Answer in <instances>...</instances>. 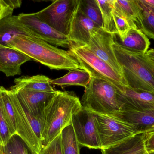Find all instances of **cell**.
<instances>
[{"label": "cell", "mask_w": 154, "mask_h": 154, "mask_svg": "<svg viewBox=\"0 0 154 154\" xmlns=\"http://www.w3.org/2000/svg\"><path fill=\"white\" fill-rule=\"evenodd\" d=\"M82 108L81 101L75 92L56 90L42 116V147L50 143L72 123L73 115Z\"/></svg>", "instance_id": "cell-2"}, {"label": "cell", "mask_w": 154, "mask_h": 154, "mask_svg": "<svg viewBox=\"0 0 154 154\" xmlns=\"http://www.w3.org/2000/svg\"><path fill=\"white\" fill-rule=\"evenodd\" d=\"M111 117L128 125L135 134L154 131V109L143 111H121Z\"/></svg>", "instance_id": "cell-15"}, {"label": "cell", "mask_w": 154, "mask_h": 154, "mask_svg": "<svg viewBox=\"0 0 154 154\" xmlns=\"http://www.w3.org/2000/svg\"><path fill=\"white\" fill-rule=\"evenodd\" d=\"M113 16L117 31L116 35L119 39H122L125 37L132 27L127 19L114 7Z\"/></svg>", "instance_id": "cell-27"}, {"label": "cell", "mask_w": 154, "mask_h": 154, "mask_svg": "<svg viewBox=\"0 0 154 154\" xmlns=\"http://www.w3.org/2000/svg\"><path fill=\"white\" fill-rule=\"evenodd\" d=\"M113 47L128 86L154 94V61L145 53L131 52L115 42Z\"/></svg>", "instance_id": "cell-3"}, {"label": "cell", "mask_w": 154, "mask_h": 154, "mask_svg": "<svg viewBox=\"0 0 154 154\" xmlns=\"http://www.w3.org/2000/svg\"><path fill=\"white\" fill-rule=\"evenodd\" d=\"M102 154H150L146 149L144 134H135L119 143L101 150Z\"/></svg>", "instance_id": "cell-19"}, {"label": "cell", "mask_w": 154, "mask_h": 154, "mask_svg": "<svg viewBox=\"0 0 154 154\" xmlns=\"http://www.w3.org/2000/svg\"><path fill=\"white\" fill-rule=\"evenodd\" d=\"M39 154H62L61 134L48 146L42 147Z\"/></svg>", "instance_id": "cell-29"}, {"label": "cell", "mask_w": 154, "mask_h": 154, "mask_svg": "<svg viewBox=\"0 0 154 154\" xmlns=\"http://www.w3.org/2000/svg\"><path fill=\"white\" fill-rule=\"evenodd\" d=\"M141 15L139 29L148 38L154 39V7L149 6L143 0H136Z\"/></svg>", "instance_id": "cell-23"}, {"label": "cell", "mask_w": 154, "mask_h": 154, "mask_svg": "<svg viewBox=\"0 0 154 154\" xmlns=\"http://www.w3.org/2000/svg\"><path fill=\"white\" fill-rule=\"evenodd\" d=\"M91 77L84 69H77L69 71V72L61 77L51 80L50 83L60 86H78L87 87L90 83Z\"/></svg>", "instance_id": "cell-22"}, {"label": "cell", "mask_w": 154, "mask_h": 154, "mask_svg": "<svg viewBox=\"0 0 154 154\" xmlns=\"http://www.w3.org/2000/svg\"><path fill=\"white\" fill-rule=\"evenodd\" d=\"M8 94L13 108L15 135L23 141L32 154H39L42 143L38 137L31 124L26 111L14 92L8 89Z\"/></svg>", "instance_id": "cell-9"}, {"label": "cell", "mask_w": 154, "mask_h": 154, "mask_svg": "<svg viewBox=\"0 0 154 154\" xmlns=\"http://www.w3.org/2000/svg\"><path fill=\"white\" fill-rule=\"evenodd\" d=\"M145 54L148 58L154 61V49H151L147 51Z\"/></svg>", "instance_id": "cell-32"}, {"label": "cell", "mask_w": 154, "mask_h": 154, "mask_svg": "<svg viewBox=\"0 0 154 154\" xmlns=\"http://www.w3.org/2000/svg\"><path fill=\"white\" fill-rule=\"evenodd\" d=\"M114 7L127 19L132 28L139 29L141 15L136 0H114Z\"/></svg>", "instance_id": "cell-21"}, {"label": "cell", "mask_w": 154, "mask_h": 154, "mask_svg": "<svg viewBox=\"0 0 154 154\" xmlns=\"http://www.w3.org/2000/svg\"><path fill=\"white\" fill-rule=\"evenodd\" d=\"M100 28L82 12L78 0L67 36L70 42L77 46H86L89 42L91 33Z\"/></svg>", "instance_id": "cell-12"}, {"label": "cell", "mask_w": 154, "mask_h": 154, "mask_svg": "<svg viewBox=\"0 0 154 154\" xmlns=\"http://www.w3.org/2000/svg\"><path fill=\"white\" fill-rule=\"evenodd\" d=\"M31 60L19 51L0 44V71L6 77L20 75L22 65Z\"/></svg>", "instance_id": "cell-16"}, {"label": "cell", "mask_w": 154, "mask_h": 154, "mask_svg": "<svg viewBox=\"0 0 154 154\" xmlns=\"http://www.w3.org/2000/svg\"><path fill=\"white\" fill-rule=\"evenodd\" d=\"M95 115L101 150L116 145L135 134L128 125L114 118L96 114Z\"/></svg>", "instance_id": "cell-7"}, {"label": "cell", "mask_w": 154, "mask_h": 154, "mask_svg": "<svg viewBox=\"0 0 154 154\" xmlns=\"http://www.w3.org/2000/svg\"><path fill=\"white\" fill-rule=\"evenodd\" d=\"M146 149L149 153L154 152V131L144 133Z\"/></svg>", "instance_id": "cell-31"}, {"label": "cell", "mask_w": 154, "mask_h": 154, "mask_svg": "<svg viewBox=\"0 0 154 154\" xmlns=\"http://www.w3.org/2000/svg\"><path fill=\"white\" fill-rule=\"evenodd\" d=\"M71 122L80 146L101 150L95 113L82 107L73 115Z\"/></svg>", "instance_id": "cell-8"}, {"label": "cell", "mask_w": 154, "mask_h": 154, "mask_svg": "<svg viewBox=\"0 0 154 154\" xmlns=\"http://www.w3.org/2000/svg\"><path fill=\"white\" fill-rule=\"evenodd\" d=\"M62 154H80L72 123L65 127L61 133Z\"/></svg>", "instance_id": "cell-25"}, {"label": "cell", "mask_w": 154, "mask_h": 154, "mask_svg": "<svg viewBox=\"0 0 154 154\" xmlns=\"http://www.w3.org/2000/svg\"><path fill=\"white\" fill-rule=\"evenodd\" d=\"M0 154H6L5 148L2 145L1 143H0Z\"/></svg>", "instance_id": "cell-34"}, {"label": "cell", "mask_w": 154, "mask_h": 154, "mask_svg": "<svg viewBox=\"0 0 154 154\" xmlns=\"http://www.w3.org/2000/svg\"><path fill=\"white\" fill-rule=\"evenodd\" d=\"M17 16L19 20L29 30L32 37L57 47L69 49L73 44L67 36L58 32L42 21L35 13H21Z\"/></svg>", "instance_id": "cell-10"}, {"label": "cell", "mask_w": 154, "mask_h": 154, "mask_svg": "<svg viewBox=\"0 0 154 154\" xmlns=\"http://www.w3.org/2000/svg\"><path fill=\"white\" fill-rule=\"evenodd\" d=\"M31 37L29 30L18 19L17 15H11L0 21V44H7L18 35Z\"/></svg>", "instance_id": "cell-18"}, {"label": "cell", "mask_w": 154, "mask_h": 154, "mask_svg": "<svg viewBox=\"0 0 154 154\" xmlns=\"http://www.w3.org/2000/svg\"><path fill=\"white\" fill-rule=\"evenodd\" d=\"M69 51L91 77L101 79L116 86L119 90L127 86L123 78L109 65L83 46L72 44Z\"/></svg>", "instance_id": "cell-5"}, {"label": "cell", "mask_w": 154, "mask_h": 154, "mask_svg": "<svg viewBox=\"0 0 154 154\" xmlns=\"http://www.w3.org/2000/svg\"><path fill=\"white\" fill-rule=\"evenodd\" d=\"M101 11L102 19L101 28L108 32L114 34L117 33L113 16L114 0H97Z\"/></svg>", "instance_id": "cell-24"}, {"label": "cell", "mask_w": 154, "mask_h": 154, "mask_svg": "<svg viewBox=\"0 0 154 154\" xmlns=\"http://www.w3.org/2000/svg\"><path fill=\"white\" fill-rule=\"evenodd\" d=\"M78 0H57L35 13L42 21L57 31L67 36Z\"/></svg>", "instance_id": "cell-6"}, {"label": "cell", "mask_w": 154, "mask_h": 154, "mask_svg": "<svg viewBox=\"0 0 154 154\" xmlns=\"http://www.w3.org/2000/svg\"><path fill=\"white\" fill-rule=\"evenodd\" d=\"M50 80L49 78L44 75L23 76L14 79V85L11 88L39 92H55L56 90L51 85Z\"/></svg>", "instance_id": "cell-20"}, {"label": "cell", "mask_w": 154, "mask_h": 154, "mask_svg": "<svg viewBox=\"0 0 154 154\" xmlns=\"http://www.w3.org/2000/svg\"><path fill=\"white\" fill-rule=\"evenodd\" d=\"M14 9L10 0H0V21L7 16L12 15Z\"/></svg>", "instance_id": "cell-30"}, {"label": "cell", "mask_w": 154, "mask_h": 154, "mask_svg": "<svg viewBox=\"0 0 154 154\" xmlns=\"http://www.w3.org/2000/svg\"><path fill=\"white\" fill-rule=\"evenodd\" d=\"M113 37L116 44L135 53H146L151 44L148 37L137 28H131L122 39H119L116 34H113Z\"/></svg>", "instance_id": "cell-17"}, {"label": "cell", "mask_w": 154, "mask_h": 154, "mask_svg": "<svg viewBox=\"0 0 154 154\" xmlns=\"http://www.w3.org/2000/svg\"><path fill=\"white\" fill-rule=\"evenodd\" d=\"M20 154H32L30 152V153H29V151H28L27 149L25 147H23L22 150L21 152H20Z\"/></svg>", "instance_id": "cell-33"}, {"label": "cell", "mask_w": 154, "mask_h": 154, "mask_svg": "<svg viewBox=\"0 0 154 154\" xmlns=\"http://www.w3.org/2000/svg\"><path fill=\"white\" fill-rule=\"evenodd\" d=\"M119 91L123 105L121 111H143L154 109L153 93L128 86H123Z\"/></svg>", "instance_id": "cell-14"}, {"label": "cell", "mask_w": 154, "mask_h": 154, "mask_svg": "<svg viewBox=\"0 0 154 154\" xmlns=\"http://www.w3.org/2000/svg\"><path fill=\"white\" fill-rule=\"evenodd\" d=\"M81 103L95 114L109 116L121 111L123 106L119 90L106 80L94 77L85 89Z\"/></svg>", "instance_id": "cell-4"}, {"label": "cell", "mask_w": 154, "mask_h": 154, "mask_svg": "<svg viewBox=\"0 0 154 154\" xmlns=\"http://www.w3.org/2000/svg\"><path fill=\"white\" fill-rule=\"evenodd\" d=\"M12 137L5 117L3 108L2 98L0 90V143L5 148Z\"/></svg>", "instance_id": "cell-28"}, {"label": "cell", "mask_w": 154, "mask_h": 154, "mask_svg": "<svg viewBox=\"0 0 154 154\" xmlns=\"http://www.w3.org/2000/svg\"><path fill=\"white\" fill-rule=\"evenodd\" d=\"M150 154H154V152L153 153H149Z\"/></svg>", "instance_id": "cell-35"}, {"label": "cell", "mask_w": 154, "mask_h": 154, "mask_svg": "<svg viewBox=\"0 0 154 154\" xmlns=\"http://www.w3.org/2000/svg\"><path fill=\"white\" fill-rule=\"evenodd\" d=\"M10 89L16 94L26 111L42 120L44 110L56 92H39L11 87Z\"/></svg>", "instance_id": "cell-13"}, {"label": "cell", "mask_w": 154, "mask_h": 154, "mask_svg": "<svg viewBox=\"0 0 154 154\" xmlns=\"http://www.w3.org/2000/svg\"><path fill=\"white\" fill-rule=\"evenodd\" d=\"M79 4L82 12L101 28L102 19L101 11L97 0H79Z\"/></svg>", "instance_id": "cell-26"}, {"label": "cell", "mask_w": 154, "mask_h": 154, "mask_svg": "<svg viewBox=\"0 0 154 154\" xmlns=\"http://www.w3.org/2000/svg\"><path fill=\"white\" fill-rule=\"evenodd\" d=\"M51 69H83L70 51H66L33 37L18 35L7 44Z\"/></svg>", "instance_id": "cell-1"}, {"label": "cell", "mask_w": 154, "mask_h": 154, "mask_svg": "<svg viewBox=\"0 0 154 154\" xmlns=\"http://www.w3.org/2000/svg\"><path fill=\"white\" fill-rule=\"evenodd\" d=\"M114 43L113 34L100 28L91 33L88 43L83 47L107 63L122 77V69L113 49Z\"/></svg>", "instance_id": "cell-11"}, {"label": "cell", "mask_w": 154, "mask_h": 154, "mask_svg": "<svg viewBox=\"0 0 154 154\" xmlns=\"http://www.w3.org/2000/svg\"><path fill=\"white\" fill-rule=\"evenodd\" d=\"M6 154H7L6 153Z\"/></svg>", "instance_id": "cell-36"}]
</instances>
